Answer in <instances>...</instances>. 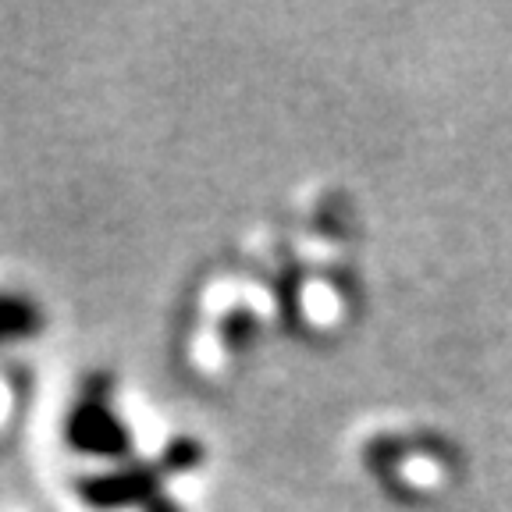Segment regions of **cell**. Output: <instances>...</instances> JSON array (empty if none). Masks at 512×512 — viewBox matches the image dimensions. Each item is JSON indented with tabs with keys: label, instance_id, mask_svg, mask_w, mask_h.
Listing matches in <instances>:
<instances>
[{
	"label": "cell",
	"instance_id": "6da1fadb",
	"mask_svg": "<svg viewBox=\"0 0 512 512\" xmlns=\"http://www.w3.org/2000/svg\"><path fill=\"white\" fill-rule=\"evenodd\" d=\"M68 431H72L75 445L86 452H100V456H125L128 448L125 424L118 420L111 402H104V395H89L86 402H79Z\"/></svg>",
	"mask_w": 512,
	"mask_h": 512
}]
</instances>
